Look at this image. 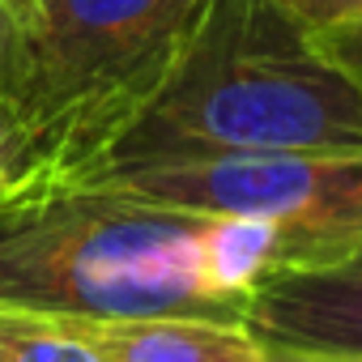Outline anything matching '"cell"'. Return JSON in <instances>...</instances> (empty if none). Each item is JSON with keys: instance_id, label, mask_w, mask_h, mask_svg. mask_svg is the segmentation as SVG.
<instances>
[{"instance_id": "30bf717a", "label": "cell", "mask_w": 362, "mask_h": 362, "mask_svg": "<svg viewBox=\"0 0 362 362\" xmlns=\"http://www.w3.org/2000/svg\"><path fill=\"white\" fill-rule=\"evenodd\" d=\"M26 188V153L9 119L0 115V197H18Z\"/></svg>"}, {"instance_id": "9c48e42d", "label": "cell", "mask_w": 362, "mask_h": 362, "mask_svg": "<svg viewBox=\"0 0 362 362\" xmlns=\"http://www.w3.org/2000/svg\"><path fill=\"white\" fill-rule=\"evenodd\" d=\"M18 56H22V22L18 13L0 0V115L13 94V77H18Z\"/></svg>"}, {"instance_id": "6da1fadb", "label": "cell", "mask_w": 362, "mask_h": 362, "mask_svg": "<svg viewBox=\"0 0 362 362\" xmlns=\"http://www.w3.org/2000/svg\"><path fill=\"white\" fill-rule=\"evenodd\" d=\"M209 153H362L358 81L277 0H205L166 81L81 179Z\"/></svg>"}, {"instance_id": "7a4b0ae2", "label": "cell", "mask_w": 362, "mask_h": 362, "mask_svg": "<svg viewBox=\"0 0 362 362\" xmlns=\"http://www.w3.org/2000/svg\"><path fill=\"white\" fill-rule=\"evenodd\" d=\"M205 226L103 188L0 197V303L56 320L243 324L205 277Z\"/></svg>"}, {"instance_id": "5b68a950", "label": "cell", "mask_w": 362, "mask_h": 362, "mask_svg": "<svg viewBox=\"0 0 362 362\" xmlns=\"http://www.w3.org/2000/svg\"><path fill=\"white\" fill-rule=\"evenodd\" d=\"M243 328L264 349L362 358V235L269 273L243 307Z\"/></svg>"}, {"instance_id": "4fadbf2b", "label": "cell", "mask_w": 362, "mask_h": 362, "mask_svg": "<svg viewBox=\"0 0 362 362\" xmlns=\"http://www.w3.org/2000/svg\"><path fill=\"white\" fill-rule=\"evenodd\" d=\"M5 5L18 13V22H22V26H30V22H35V13L47 5V0H5Z\"/></svg>"}, {"instance_id": "52a82bcc", "label": "cell", "mask_w": 362, "mask_h": 362, "mask_svg": "<svg viewBox=\"0 0 362 362\" xmlns=\"http://www.w3.org/2000/svg\"><path fill=\"white\" fill-rule=\"evenodd\" d=\"M0 362H98L77 324L0 303Z\"/></svg>"}, {"instance_id": "277c9868", "label": "cell", "mask_w": 362, "mask_h": 362, "mask_svg": "<svg viewBox=\"0 0 362 362\" xmlns=\"http://www.w3.org/2000/svg\"><path fill=\"white\" fill-rule=\"evenodd\" d=\"M73 188L119 192L192 218H260L290 260L362 235V153H209L98 170Z\"/></svg>"}, {"instance_id": "ba28073f", "label": "cell", "mask_w": 362, "mask_h": 362, "mask_svg": "<svg viewBox=\"0 0 362 362\" xmlns=\"http://www.w3.org/2000/svg\"><path fill=\"white\" fill-rule=\"evenodd\" d=\"M311 35H315L320 52H324L332 64H341V69L358 81V90H362V18H349V22L311 30Z\"/></svg>"}, {"instance_id": "3957f363", "label": "cell", "mask_w": 362, "mask_h": 362, "mask_svg": "<svg viewBox=\"0 0 362 362\" xmlns=\"http://www.w3.org/2000/svg\"><path fill=\"white\" fill-rule=\"evenodd\" d=\"M205 0H47L22 26L5 119L26 188H69L166 81ZM18 192V197H22Z\"/></svg>"}, {"instance_id": "8fae6325", "label": "cell", "mask_w": 362, "mask_h": 362, "mask_svg": "<svg viewBox=\"0 0 362 362\" xmlns=\"http://www.w3.org/2000/svg\"><path fill=\"white\" fill-rule=\"evenodd\" d=\"M349 18H362V0H311V5L298 13V22L307 30H324V26L349 22Z\"/></svg>"}, {"instance_id": "5bb4252c", "label": "cell", "mask_w": 362, "mask_h": 362, "mask_svg": "<svg viewBox=\"0 0 362 362\" xmlns=\"http://www.w3.org/2000/svg\"><path fill=\"white\" fill-rule=\"evenodd\" d=\"M277 5H286V9H290V13H294V18H298V13H303V9H307V5H311V0H277Z\"/></svg>"}, {"instance_id": "8992f818", "label": "cell", "mask_w": 362, "mask_h": 362, "mask_svg": "<svg viewBox=\"0 0 362 362\" xmlns=\"http://www.w3.org/2000/svg\"><path fill=\"white\" fill-rule=\"evenodd\" d=\"M94 345L98 362H269V349L222 320H69Z\"/></svg>"}, {"instance_id": "7c38bea8", "label": "cell", "mask_w": 362, "mask_h": 362, "mask_svg": "<svg viewBox=\"0 0 362 362\" xmlns=\"http://www.w3.org/2000/svg\"><path fill=\"white\" fill-rule=\"evenodd\" d=\"M269 362H362V358H341V354H294V349H269Z\"/></svg>"}]
</instances>
